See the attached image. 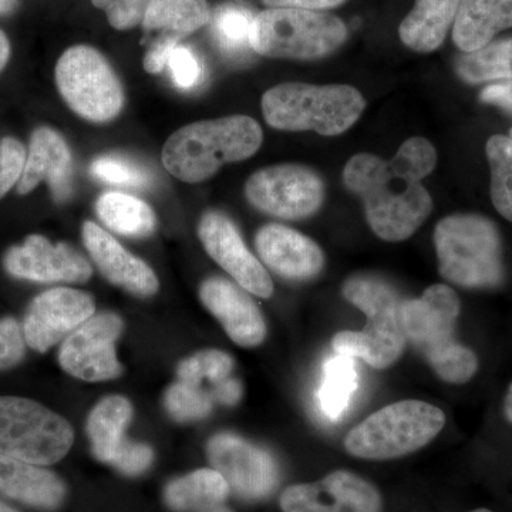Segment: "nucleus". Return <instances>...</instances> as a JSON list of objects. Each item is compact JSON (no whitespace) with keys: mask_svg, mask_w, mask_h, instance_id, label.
Masks as SVG:
<instances>
[{"mask_svg":"<svg viewBox=\"0 0 512 512\" xmlns=\"http://www.w3.org/2000/svg\"><path fill=\"white\" fill-rule=\"evenodd\" d=\"M96 211L104 225L126 237H147L156 228V215L150 205L123 192L101 195Z\"/></svg>","mask_w":512,"mask_h":512,"instance_id":"28","label":"nucleus"},{"mask_svg":"<svg viewBox=\"0 0 512 512\" xmlns=\"http://www.w3.org/2000/svg\"><path fill=\"white\" fill-rule=\"evenodd\" d=\"M456 70L464 82L471 84L512 82V39L488 43L477 52L466 53L458 59Z\"/></svg>","mask_w":512,"mask_h":512,"instance_id":"30","label":"nucleus"},{"mask_svg":"<svg viewBox=\"0 0 512 512\" xmlns=\"http://www.w3.org/2000/svg\"><path fill=\"white\" fill-rule=\"evenodd\" d=\"M69 421L42 404L20 397H0V453L49 466L73 446Z\"/></svg>","mask_w":512,"mask_h":512,"instance_id":"9","label":"nucleus"},{"mask_svg":"<svg viewBox=\"0 0 512 512\" xmlns=\"http://www.w3.org/2000/svg\"><path fill=\"white\" fill-rule=\"evenodd\" d=\"M198 234L208 255L234 278L245 291L259 298H269L274 292L271 276L264 265L251 254L232 221L218 211L201 218Z\"/></svg>","mask_w":512,"mask_h":512,"instance_id":"15","label":"nucleus"},{"mask_svg":"<svg viewBox=\"0 0 512 512\" xmlns=\"http://www.w3.org/2000/svg\"><path fill=\"white\" fill-rule=\"evenodd\" d=\"M491 171V200L495 210L512 222V140L493 136L485 146Z\"/></svg>","mask_w":512,"mask_h":512,"instance_id":"31","label":"nucleus"},{"mask_svg":"<svg viewBox=\"0 0 512 512\" xmlns=\"http://www.w3.org/2000/svg\"><path fill=\"white\" fill-rule=\"evenodd\" d=\"M0 494L40 510H56L66 487L52 471L0 453Z\"/></svg>","mask_w":512,"mask_h":512,"instance_id":"23","label":"nucleus"},{"mask_svg":"<svg viewBox=\"0 0 512 512\" xmlns=\"http://www.w3.org/2000/svg\"><path fill=\"white\" fill-rule=\"evenodd\" d=\"M262 2L269 8H292L320 12V10L336 8L345 0H262Z\"/></svg>","mask_w":512,"mask_h":512,"instance_id":"42","label":"nucleus"},{"mask_svg":"<svg viewBox=\"0 0 512 512\" xmlns=\"http://www.w3.org/2000/svg\"><path fill=\"white\" fill-rule=\"evenodd\" d=\"M83 241L93 261L113 284L136 295L150 296L158 291L153 269L121 247L109 232L94 222H84Z\"/></svg>","mask_w":512,"mask_h":512,"instance_id":"21","label":"nucleus"},{"mask_svg":"<svg viewBox=\"0 0 512 512\" xmlns=\"http://www.w3.org/2000/svg\"><path fill=\"white\" fill-rule=\"evenodd\" d=\"M366 101L355 87L284 83L262 97L269 126L284 131H315L339 136L362 116Z\"/></svg>","mask_w":512,"mask_h":512,"instance_id":"5","label":"nucleus"},{"mask_svg":"<svg viewBox=\"0 0 512 512\" xmlns=\"http://www.w3.org/2000/svg\"><path fill=\"white\" fill-rule=\"evenodd\" d=\"M242 387L234 377H229L224 383L215 389L214 402L224 404V406H234L241 399Z\"/></svg>","mask_w":512,"mask_h":512,"instance_id":"43","label":"nucleus"},{"mask_svg":"<svg viewBox=\"0 0 512 512\" xmlns=\"http://www.w3.org/2000/svg\"><path fill=\"white\" fill-rule=\"evenodd\" d=\"M165 69L170 70L174 83L183 90L194 89L202 77L200 59L190 47L181 46V43L171 50Z\"/></svg>","mask_w":512,"mask_h":512,"instance_id":"38","label":"nucleus"},{"mask_svg":"<svg viewBox=\"0 0 512 512\" xmlns=\"http://www.w3.org/2000/svg\"><path fill=\"white\" fill-rule=\"evenodd\" d=\"M473 512H491V511H488V510H476V511H473Z\"/></svg>","mask_w":512,"mask_h":512,"instance_id":"49","label":"nucleus"},{"mask_svg":"<svg viewBox=\"0 0 512 512\" xmlns=\"http://www.w3.org/2000/svg\"><path fill=\"white\" fill-rule=\"evenodd\" d=\"M89 293L55 288L40 293L30 303L23 322V335L30 348L46 352L94 315Z\"/></svg>","mask_w":512,"mask_h":512,"instance_id":"16","label":"nucleus"},{"mask_svg":"<svg viewBox=\"0 0 512 512\" xmlns=\"http://www.w3.org/2000/svg\"><path fill=\"white\" fill-rule=\"evenodd\" d=\"M359 386L355 359L345 355L330 357L323 367L318 392L320 410L330 420H338L348 410Z\"/></svg>","mask_w":512,"mask_h":512,"instance_id":"29","label":"nucleus"},{"mask_svg":"<svg viewBox=\"0 0 512 512\" xmlns=\"http://www.w3.org/2000/svg\"><path fill=\"white\" fill-rule=\"evenodd\" d=\"M461 0H416L400 25V40L419 53L439 49L456 19Z\"/></svg>","mask_w":512,"mask_h":512,"instance_id":"25","label":"nucleus"},{"mask_svg":"<svg viewBox=\"0 0 512 512\" xmlns=\"http://www.w3.org/2000/svg\"><path fill=\"white\" fill-rule=\"evenodd\" d=\"M56 83L67 106L83 119L107 123L119 116L123 87L106 57L89 46H73L56 66Z\"/></svg>","mask_w":512,"mask_h":512,"instance_id":"10","label":"nucleus"},{"mask_svg":"<svg viewBox=\"0 0 512 512\" xmlns=\"http://www.w3.org/2000/svg\"><path fill=\"white\" fill-rule=\"evenodd\" d=\"M512 28V0H461L453 23V40L464 53L491 43L498 32Z\"/></svg>","mask_w":512,"mask_h":512,"instance_id":"24","label":"nucleus"},{"mask_svg":"<svg viewBox=\"0 0 512 512\" xmlns=\"http://www.w3.org/2000/svg\"><path fill=\"white\" fill-rule=\"evenodd\" d=\"M25 335L15 319L0 320V369L18 365L25 356Z\"/></svg>","mask_w":512,"mask_h":512,"instance_id":"39","label":"nucleus"},{"mask_svg":"<svg viewBox=\"0 0 512 512\" xmlns=\"http://www.w3.org/2000/svg\"><path fill=\"white\" fill-rule=\"evenodd\" d=\"M346 39L345 23L329 13L271 8L252 22V50L274 59H320L336 52Z\"/></svg>","mask_w":512,"mask_h":512,"instance_id":"8","label":"nucleus"},{"mask_svg":"<svg viewBox=\"0 0 512 512\" xmlns=\"http://www.w3.org/2000/svg\"><path fill=\"white\" fill-rule=\"evenodd\" d=\"M16 0H0V13H8L15 8Z\"/></svg>","mask_w":512,"mask_h":512,"instance_id":"46","label":"nucleus"},{"mask_svg":"<svg viewBox=\"0 0 512 512\" xmlns=\"http://www.w3.org/2000/svg\"><path fill=\"white\" fill-rule=\"evenodd\" d=\"M0 512H18L13 510V508L8 507V505L0 503Z\"/></svg>","mask_w":512,"mask_h":512,"instance_id":"48","label":"nucleus"},{"mask_svg":"<svg viewBox=\"0 0 512 512\" xmlns=\"http://www.w3.org/2000/svg\"><path fill=\"white\" fill-rule=\"evenodd\" d=\"M212 404L214 399L207 390L183 380H178L165 394V407L178 421L204 419L211 413Z\"/></svg>","mask_w":512,"mask_h":512,"instance_id":"34","label":"nucleus"},{"mask_svg":"<svg viewBox=\"0 0 512 512\" xmlns=\"http://www.w3.org/2000/svg\"><path fill=\"white\" fill-rule=\"evenodd\" d=\"M207 0H150L143 22V45H180L184 37L210 23Z\"/></svg>","mask_w":512,"mask_h":512,"instance_id":"22","label":"nucleus"},{"mask_svg":"<svg viewBox=\"0 0 512 512\" xmlns=\"http://www.w3.org/2000/svg\"><path fill=\"white\" fill-rule=\"evenodd\" d=\"M245 195L252 207L265 214L303 220L322 207L325 184L315 171L303 165H274L249 177Z\"/></svg>","mask_w":512,"mask_h":512,"instance_id":"11","label":"nucleus"},{"mask_svg":"<svg viewBox=\"0 0 512 512\" xmlns=\"http://www.w3.org/2000/svg\"><path fill=\"white\" fill-rule=\"evenodd\" d=\"M90 171L97 180L120 187H146L150 183L147 171L124 157H99L93 161Z\"/></svg>","mask_w":512,"mask_h":512,"instance_id":"35","label":"nucleus"},{"mask_svg":"<svg viewBox=\"0 0 512 512\" xmlns=\"http://www.w3.org/2000/svg\"><path fill=\"white\" fill-rule=\"evenodd\" d=\"M133 416V407L120 396L107 397L94 407L89 417L87 431L94 456L104 463H111L121 444L126 441L124 431Z\"/></svg>","mask_w":512,"mask_h":512,"instance_id":"27","label":"nucleus"},{"mask_svg":"<svg viewBox=\"0 0 512 512\" xmlns=\"http://www.w3.org/2000/svg\"><path fill=\"white\" fill-rule=\"evenodd\" d=\"M211 30L217 45L228 55L245 53L251 47L252 18L238 6H221L211 15Z\"/></svg>","mask_w":512,"mask_h":512,"instance_id":"32","label":"nucleus"},{"mask_svg":"<svg viewBox=\"0 0 512 512\" xmlns=\"http://www.w3.org/2000/svg\"><path fill=\"white\" fill-rule=\"evenodd\" d=\"M232 369L231 356L220 350H207L188 357L178 366V380L201 386L214 399L215 389L232 377Z\"/></svg>","mask_w":512,"mask_h":512,"instance_id":"33","label":"nucleus"},{"mask_svg":"<svg viewBox=\"0 0 512 512\" xmlns=\"http://www.w3.org/2000/svg\"><path fill=\"white\" fill-rule=\"evenodd\" d=\"M26 148L15 138L0 140V198L18 184L26 163Z\"/></svg>","mask_w":512,"mask_h":512,"instance_id":"37","label":"nucleus"},{"mask_svg":"<svg viewBox=\"0 0 512 512\" xmlns=\"http://www.w3.org/2000/svg\"><path fill=\"white\" fill-rule=\"evenodd\" d=\"M201 512H234V511L229 510L227 505L222 504V505H217V507L208 508V510H204Z\"/></svg>","mask_w":512,"mask_h":512,"instance_id":"47","label":"nucleus"},{"mask_svg":"<svg viewBox=\"0 0 512 512\" xmlns=\"http://www.w3.org/2000/svg\"><path fill=\"white\" fill-rule=\"evenodd\" d=\"M504 413L508 421L512 423V383L510 389H508L507 396H505Z\"/></svg>","mask_w":512,"mask_h":512,"instance_id":"45","label":"nucleus"},{"mask_svg":"<svg viewBox=\"0 0 512 512\" xmlns=\"http://www.w3.org/2000/svg\"><path fill=\"white\" fill-rule=\"evenodd\" d=\"M201 301L224 326L229 338L244 348H254L264 342V316L256 303L224 278H210L201 286Z\"/></svg>","mask_w":512,"mask_h":512,"instance_id":"19","label":"nucleus"},{"mask_svg":"<svg viewBox=\"0 0 512 512\" xmlns=\"http://www.w3.org/2000/svg\"><path fill=\"white\" fill-rule=\"evenodd\" d=\"M284 512H382L383 501L375 485L339 470L315 483L296 484L281 495Z\"/></svg>","mask_w":512,"mask_h":512,"instance_id":"14","label":"nucleus"},{"mask_svg":"<svg viewBox=\"0 0 512 512\" xmlns=\"http://www.w3.org/2000/svg\"><path fill=\"white\" fill-rule=\"evenodd\" d=\"M207 453L214 470L244 500H262L278 487L279 468L275 458L242 437L218 434L208 443Z\"/></svg>","mask_w":512,"mask_h":512,"instance_id":"12","label":"nucleus"},{"mask_svg":"<svg viewBox=\"0 0 512 512\" xmlns=\"http://www.w3.org/2000/svg\"><path fill=\"white\" fill-rule=\"evenodd\" d=\"M123 322L113 313L92 316L73 330L60 349V365L70 375L86 382H104L121 373L116 340Z\"/></svg>","mask_w":512,"mask_h":512,"instance_id":"13","label":"nucleus"},{"mask_svg":"<svg viewBox=\"0 0 512 512\" xmlns=\"http://www.w3.org/2000/svg\"><path fill=\"white\" fill-rule=\"evenodd\" d=\"M42 181H47L57 201H66L72 194V153L64 138L49 127L37 128L30 138L29 153L18 183L19 194H29Z\"/></svg>","mask_w":512,"mask_h":512,"instance_id":"20","label":"nucleus"},{"mask_svg":"<svg viewBox=\"0 0 512 512\" xmlns=\"http://www.w3.org/2000/svg\"><path fill=\"white\" fill-rule=\"evenodd\" d=\"M153 458L154 453L151 447L126 440L121 444L110 464H113L117 470L126 474V476H138L151 466Z\"/></svg>","mask_w":512,"mask_h":512,"instance_id":"40","label":"nucleus"},{"mask_svg":"<svg viewBox=\"0 0 512 512\" xmlns=\"http://www.w3.org/2000/svg\"><path fill=\"white\" fill-rule=\"evenodd\" d=\"M437 153L426 138H409L392 160L357 154L343 170V183L365 205L366 220L377 237L400 242L429 218L433 200L421 180L433 173Z\"/></svg>","mask_w":512,"mask_h":512,"instance_id":"1","label":"nucleus"},{"mask_svg":"<svg viewBox=\"0 0 512 512\" xmlns=\"http://www.w3.org/2000/svg\"><path fill=\"white\" fill-rule=\"evenodd\" d=\"M483 103L493 104L512 113V82L491 84L480 94Z\"/></svg>","mask_w":512,"mask_h":512,"instance_id":"41","label":"nucleus"},{"mask_svg":"<svg viewBox=\"0 0 512 512\" xmlns=\"http://www.w3.org/2000/svg\"><path fill=\"white\" fill-rule=\"evenodd\" d=\"M5 268L16 278L35 282H86L92 276V266L76 249L63 242L50 244L40 235L9 249Z\"/></svg>","mask_w":512,"mask_h":512,"instance_id":"17","label":"nucleus"},{"mask_svg":"<svg viewBox=\"0 0 512 512\" xmlns=\"http://www.w3.org/2000/svg\"><path fill=\"white\" fill-rule=\"evenodd\" d=\"M229 485L214 468H201L171 481L165 488V503L177 512H201L227 501Z\"/></svg>","mask_w":512,"mask_h":512,"instance_id":"26","label":"nucleus"},{"mask_svg":"<svg viewBox=\"0 0 512 512\" xmlns=\"http://www.w3.org/2000/svg\"><path fill=\"white\" fill-rule=\"evenodd\" d=\"M440 274L468 289L495 288L503 281V247L493 221L476 214L444 218L434 231Z\"/></svg>","mask_w":512,"mask_h":512,"instance_id":"6","label":"nucleus"},{"mask_svg":"<svg viewBox=\"0 0 512 512\" xmlns=\"http://www.w3.org/2000/svg\"><path fill=\"white\" fill-rule=\"evenodd\" d=\"M106 12L109 23L117 30H128L143 22L150 0H92Z\"/></svg>","mask_w":512,"mask_h":512,"instance_id":"36","label":"nucleus"},{"mask_svg":"<svg viewBox=\"0 0 512 512\" xmlns=\"http://www.w3.org/2000/svg\"><path fill=\"white\" fill-rule=\"evenodd\" d=\"M255 244L262 262L286 279L315 278L325 265V256L316 242L284 225H265L256 234Z\"/></svg>","mask_w":512,"mask_h":512,"instance_id":"18","label":"nucleus"},{"mask_svg":"<svg viewBox=\"0 0 512 512\" xmlns=\"http://www.w3.org/2000/svg\"><path fill=\"white\" fill-rule=\"evenodd\" d=\"M346 301L367 316L360 332L343 330L335 335L332 348L338 355L365 360L373 369H387L403 355L406 335L400 309L404 299L392 285L372 275H356L343 285Z\"/></svg>","mask_w":512,"mask_h":512,"instance_id":"4","label":"nucleus"},{"mask_svg":"<svg viewBox=\"0 0 512 512\" xmlns=\"http://www.w3.org/2000/svg\"><path fill=\"white\" fill-rule=\"evenodd\" d=\"M461 303L447 285H433L419 299L403 301L400 316L406 339L426 357L444 382L463 384L476 375L478 359L473 350L454 338Z\"/></svg>","mask_w":512,"mask_h":512,"instance_id":"3","label":"nucleus"},{"mask_svg":"<svg viewBox=\"0 0 512 512\" xmlns=\"http://www.w3.org/2000/svg\"><path fill=\"white\" fill-rule=\"evenodd\" d=\"M510 138L512 140V128H511V131H510Z\"/></svg>","mask_w":512,"mask_h":512,"instance_id":"50","label":"nucleus"},{"mask_svg":"<svg viewBox=\"0 0 512 512\" xmlns=\"http://www.w3.org/2000/svg\"><path fill=\"white\" fill-rule=\"evenodd\" d=\"M10 56V46L8 39L3 35L2 30H0V72L5 69L6 64H8Z\"/></svg>","mask_w":512,"mask_h":512,"instance_id":"44","label":"nucleus"},{"mask_svg":"<svg viewBox=\"0 0 512 512\" xmlns=\"http://www.w3.org/2000/svg\"><path fill=\"white\" fill-rule=\"evenodd\" d=\"M262 140V128L248 116L198 121L168 138L163 148V164L178 180L201 183L222 165L254 156Z\"/></svg>","mask_w":512,"mask_h":512,"instance_id":"2","label":"nucleus"},{"mask_svg":"<svg viewBox=\"0 0 512 512\" xmlns=\"http://www.w3.org/2000/svg\"><path fill=\"white\" fill-rule=\"evenodd\" d=\"M444 426L446 416L439 407L402 400L383 407L350 431L345 448L363 460H393L427 446Z\"/></svg>","mask_w":512,"mask_h":512,"instance_id":"7","label":"nucleus"}]
</instances>
